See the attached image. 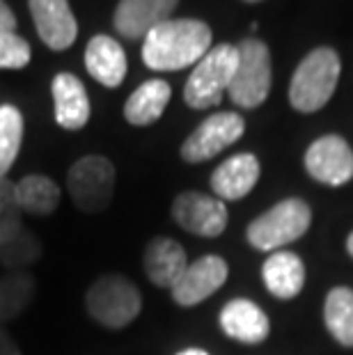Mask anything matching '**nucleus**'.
I'll return each instance as SVG.
<instances>
[{"label": "nucleus", "instance_id": "obj_3", "mask_svg": "<svg viewBox=\"0 0 353 355\" xmlns=\"http://www.w3.org/2000/svg\"><path fill=\"white\" fill-rule=\"evenodd\" d=\"M239 64V49L232 44H218L195 64L191 78L186 80L184 101L195 110L214 108L221 103L223 92L230 89Z\"/></svg>", "mask_w": 353, "mask_h": 355}, {"label": "nucleus", "instance_id": "obj_18", "mask_svg": "<svg viewBox=\"0 0 353 355\" xmlns=\"http://www.w3.org/2000/svg\"><path fill=\"white\" fill-rule=\"evenodd\" d=\"M85 69L101 85L117 87L126 76V53L112 37L96 35L85 49Z\"/></svg>", "mask_w": 353, "mask_h": 355}, {"label": "nucleus", "instance_id": "obj_24", "mask_svg": "<svg viewBox=\"0 0 353 355\" xmlns=\"http://www.w3.org/2000/svg\"><path fill=\"white\" fill-rule=\"evenodd\" d=\"M21 142H24V115L10 103L0 105V179H7V172L21 152Z\"/></svg>", "mask_w": 353, "mask_h": 355}, {"label": "nucleus", "instance_id": "obj_30", "mask_svg": "<svg viewBox=\"0 0 353 355\" xmlns=\"http://www.w3.org/2000/svg\"><path fill=\"white\" fill-rule=\"evenodd\" d=\"M177 355H209V353L202 349H186V351H179Z\"/></svg>", "mask_w": 353, "mask_h": 355}, {"label": "nucleus", "instance_id": "obj_7", "mask_svg": "<svg viewBox=\"0 0 353 355\" xmlns=\"http://www.w3.org/2000/svg\"><path fill=\"white\" fill-rule=\"evenodd\" d=\"M67 191L83 214H101L115 198V165L103 156H83L67 175Z\"/></svg>", "mask_w": 353, "mask_h": 355}, {"label": "nucleus", "instance_id": "obj_26", "mask_svg": "<svg viewBox=\"0 0 353 355\" xmlns=\"http://www.w3.org/2000/svg\"><path fill=\"white\" fill-rule=\"evenodd\" d=\"M24 211L19 207L17 198V184L10 179H0V243L14 239L24 230Z\"/></svg>", "mask_w": 353, "mask_h": 355}, {"label": "nucleus", "instance_id": "obj_5", "mask_svg": "<svg viewBox=\"0 0 353 355\" xmlns=\"http://www.w3.org/2000/svg\"><path fill=\"white\" fill-rule=\"evenodd\" d=\"M138 286L124 275H101L85 293V309L96 323L119 330L140 314Z\"/></svg>", "mask_w": 353, "mask_h": 355}, {"label": "nucleus", "instance_id": "obj_12", "mask_svg": "<svg viewBox=\"0 0 353 355\" xmlns=\"http://www.w3.org/2000/svg\"><path fill=\"white\" fill-rule=\"evenodd\" d=\"M30 14L49 49L64 51L76 42V17L67 0H30Z\"/></svg>", "mask_w": 353, "mask_h": 355}, {"label": "nucleus", "instance_id": "obj_25", "mask_svg": "<svg viewBox=\"0 0 353 355\" xmlns=\"http://www.w3.org/2000/svg\"><path fill=\"white\" fill-rule=\"evenodd\" d=\"M42 257V243L26 227L17 236L0 243V263L10 270H26Z\"/></svg>", "mask_w": 353, "mask_h": 355}, {"label": "nucleus", "instance_id": "obj_20", "mask_svg": "<svg viewBox=\"0 0 353 355\" xmlns=\"http://www.w3.org/2000/svg\"><path fill=\"white\" fill-rule=\"evenodd\" d=\"M172 89L165 80L152 78L133 92L124 103V117L133 126H149L159 122L170 103Z\"/></svg>", "mask_w": 353, "mask_h": 355}, {"label": "nucleus", "instance_id": "obj_27", "mask_svg": "<svg viewBox=\"0 0 353 355\" xmlns=\"http://www.w3.org/2000/svg\"><path fill=\"white\" fill-rule=\"evenodd\" d=\"M30 62V44L17 33H0V69H24Z\"/></svg>", "mask_w": 353, "mask_h": 355}, {"label": "nucleus", "instance_id": "obj_9", "mask_svg": "<svg viewBox=\"0 0 353 355\" xmlns=\"http://www.w3.org/2000/svg\"><path fill=\"white\" fill-rule=\"evenodd\" d=\"M305 170L324 186H344L353 179V152L342 135H324L305 152Z\"/></svg>", "mask_w": 353, "mask_h": 355}, {"label": "nucleus", "instance_id": "obj_15", "mask_svg": "<svg viewBox=\"0 0 353 355\" xmlns=\"http://www.w3.org/2000/svg\"><path fill=\"white\" fill-rule=\"evenodd\" d=\"M259 161L255 154H236L221 163L212 175V191L218 200H243L259 181Z\"/></svg>", "mask_w": 353, "mask_h": 355}, {"label": "nucleus", "instance_id": "obj_23", "mask_svg": "<svg viewBox=\"0 0 353 355\" xmlns=\"http://www.w3.org/2000/svg\"><path fill=\"white\" fill-rule=\"evenodd\" d=\"M326 328L342 346H353V291L335 286L328 291L324 307Z\"/></svg>", "mask_w": 353, "mask_h": 355}, {"label": "nucleus", "instance_id": "obj_10", "mask_svg": "<svg viewBox=\"0 0 353 355\" xmlns=\"http://www.w3.org/2000/svg\"><path fill=\"white\" fill-rule=\"evenodd\" d=\"M172 218L179 227L195 236L216 239L227 227V207L218 198L189 191L172 202Z\"/></svg>", "mask_w": 353, "mask_h": 355}, {"label": "nucleus", "instance_id": "obj_22", "mask_svg": "<svg viewBox=\"0 0 353 355\" xmlns=\"http://www.w3.org/2000/svg\"><path fill=\"white\" fill-rule=\"evenodd\" d=\"M19 207L30 216H51L60 204V188L44 175H28L17 184Z\"/></svg>", "mask_w": 353, "mask_h": 355}, {"label": "nucleus", "instance_id": "obj_8", "mask_svg": "<svg viewBox=\"0 0 353 355\" xmlns=\"http://www.w3.org/2000/svg\"><path fill=\"white\" fill-rule=\"evenodd\" d=\"M246 122L236 112H216L207 117L182 145V158L186 163H205L227 149L241 138Z\"/></svg>", "mask_w": 353, "mask_h": 355}, {"label": "nucleus", "instance_id": "obj_2", "mask_svg": "<svg viewBox=\"0 0 353 355\" xmlns=\"http://www.w3.org/2000/svg\"><path fill=\"white\" fill-rule=\"evenodd\" d=\"M340 55L328 49L319 46L300 60L289 85V103L298 112H317L330 101L337 80H340Z\"/></svg>", "mask_w": 353, "mask_h": 355}, {"label": "nucleus", "instance_id": "obj_11", "mask_svg": "<svg viewBox=\"0 0 353 355\" xmlns=\"http://www.w3.org/2000/svg\"><path fill=\"white\" fill-rule=\"evenodd\" d=\"M227 261L218 254H205L198 261H193L186 266L182 277L177 279L172 286V298L177 305L182 307H193L200 305L202 300L221 289L227 282Z\"/></svg>", "mask_w": 353, "mask_h": 355}, {"label": "nucleus", "instance_id": "obj_19", "mask_svg": "<svg viewBox=\"0 0 353 355\" xmlns=\"http://www.w3.org/2000/svg\"><path fill=\"white\" fill-rule=\"evenodd\" d=\"M266 289L280 300L296 298L305 284V266L300 257L287 250H275L261 266Z\"/></svg>", "mask_w": 353, "mask_h": 355}, {"label": "nucleus", "instance_id": "obj_13", "mask_svg": "<svg viewBox=\"0 0 353 355\" xmlns=\"http://www.w3.org/2000/svg\"><path fill=\"white\" fill-rule=\"evenodd\" d=\"M179 0H119L115 30L126 40H145L149 30L170 19Z\"/></svg>", "mask_w": 353, "mask_h": 355}, {"label": "nucleus", "instance_id": "obj_14", "mask_svg": "<svg viewBox=\"0 0 353 355\" xmlns=\"http://www.w3.org/2000/svg\"><path fill=\"white\" fill-rule=\"evenodd\" d=\"M221 328L230 339L241 344H261L271 332L264 309L248 298H234L221 309Z\"/></svg>", "mask_w": 353, "mask_h": 355}, {"label": "nucleus", "instance_id": "obj_28", "mask_svg": "<svg viewBox=\"0 0 353 355\" xmlns=\"http://www.w3.org/2000/svg\"><path fill=\"white\" fill-rule=\"evenodd\" d=\"M14 28H17V17L5 0H0V33H14Z\"/></svg>", "mask_w": 353, "mask_h": 355}, {"label": "nucleus", "instance_id": "obj_6", "mask_svg": "<svg viewBox=\"0 0 353 355\" xmlns=\"http://www.w3.org/2000/svg\"><path fill=\"white\" fill-rule=\"evenodd\" d=\"M236 49L239 64L227 94L239 108L252 110L264 103L271 92V53L259 40H243Z\"/></svg>", "mask_w": 353, "mask_h": 355}, {"label": "nucleus", "instance_id": "obj_21", "mask_svg": "<svg viewBox=\"0 0 353 355\" xmlns=\"http://www.w3.org/2000/svg\"><path fill=\"white\" fill-rule=\"evenodd\" d=\"M37 279L28 270H10L0 277V323H7L24 314L35 300Z\"/></svg>", "mask_w": 353, "mask_h": 355}, {"label": "nucleus", "instance_id": "obj_32", "mask_svg": "<svg viewBox=\"0 0 353 355\" xmlns=\"http://www.w3.org/2000/svg\"><path fill=\"white\" fill-rule=\"evenodd\" d=\"M246 3H259V0H246Z\"/></svg>", "mask_w": 353, "mask_h": 355}, {"label": "nucleus", "instance_id": "obj_1", "mask_svg": "<svg viewBox=\"0 0 353 355\" xmlns=\"http://www.w3.org/2000/svg\"><path fill=\"white\" fill-rule=\"evenodd\" d=\"M212 51V30L198 19H168L149 30L142 62L154 71H179L198 64Z\"/></svg>", "mask_w": 353, "mask_h": 355}, {"label": "nucleus", "instance_id": "obj_4", "mask_svg": "<svg viewBox=\"0 0 353 355\" xmlns=\"http://www.w3.org/2000/svg\"><path fill=\"white\" fill-rule=\"evenodd\" d=\"M312 223V211L307 202L298 198H289L277 202L264 216L255 218L248 225L246 239L255 250L275 252L282 245L300 239Z\"/></svg>", "mask_w": 353, "mask_h": 355}, {"label": "nucleus", "instance_id": "obj_17", "mask_svg": "<svg viewBox=\"0 0 353 355\" xmlns=\"http://www.w3.org/2000/svg\"><path fill=\"white\" fill-rule=\"evenodd\" d=\"M55 105V122L67 131H78L89 119V99L85 85L74 73H58L51 85Z\"/></svg>", "mask_w": 353, "mask_h": 355}, {"label": "nucleus", "instance_id": "obj_16", "mask_svg": "<svg viewBox=\"0 0 353 355\" xmlns=\"http://www.w3.org/2000/svg\"><path fill=\"white\" fill-rule=\"evenodd\" d=\"M142 266H145V275L152 279L156 286L172 289L177 279L182 277L186 266H189V261H186V250L175 239L156 236L149 241L145 248Z\"/></svg>", "mask_w": 353, "mask_h": 355}, {"label": "nucleus", "instance_id": "obj_31", "mask_svg": "<svg viewBox=\"0 0 353 355\" xmlns=\"http://www.w3.org/2000/svg\"><path fill=\"white\" fill-rule=\"evenodd\" d=\"M347 250H349V254L353 257V232L349 234V239H347Z\"/></svg>", "mask_w": 353, "mask_h": 355}, {"label": "nucleus", "instance_id": "obj_29", "mask_svg": "<svg viewBox=\"0 0 353 355\" xmlns=\"http://www.w3.org/2000/svg\"><path fill=\"white\" fill-rule=\"evenodd\" d=\"M0 355H21V349L17 342L10 337V332H5L0 328Z\"/></svg>", "mask_w": 353, "mask_h": 355}]
</instances>
